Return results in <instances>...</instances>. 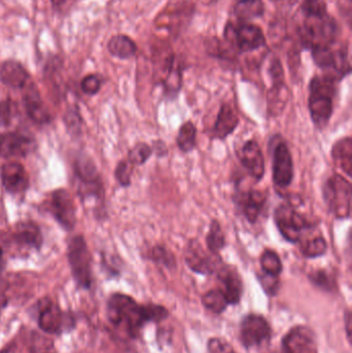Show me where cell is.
I'll use <instances>...</instances> for the list:
<instances>
[{
  "instance_id": "cell-49",
  "label": "cell",
  "mask_w": 352,
  "mask_h": 353,
  "mask_svg": "<svg viewBox=\"0 0 352 353\" xmlns=\"http://www.w3.org/2000/svg\"><path fill=\"white\" fill-rule=\"evenodd\" d=\"M200 1L205 6H212V4L217 3L219 0H200Z\"/></svg>"
},
{
  "instance_id": "cell-44",
  "label": "cell",
  "mask_w": 352,
  "mask_h": 353,
  "mask_svg": "<svg viewBox=\"0 0 352 353\" xmlns=\"http://www.w3.org/2000/svg\"><path fill=\"white\" fill-rule=\"evenodd\" d=\"M0 353H23V352L18 344L14 343V342H10V343H8V345L4 346L0 350Z\"/></svg>"
},
{
  "instance_id": "cell-42",
  "label": "cell",
  "mask_w": 352,
  "mask_h": 353,
  "mask_svg": "<svg viewBox=\"0 0 352 353\" xmlns=\"http://www.w3.org/2000/svg\"><path fill=\"white\" fill-rule=\"evenodd\" d=\"M208 353H237L231 344L221 338H212L208 342Z\"/></svg>"
},
{
  "instance_id": "cell-30",
  "label": "cell",
  "mask_w": 352,
  "mask_h": 353,
  "mask_svg": "<svg viewBox=\"0 0 352 353\" xmlns=\"http://www.w3.org/2000/svg\"><path fill=\"white\" fill-rule=\"evenodd\" d=\"M196 125L192 121H186L180 126L178 132L177 138H176V144L182 153H190L196 149Z\"/></svg>"
},
{
  "instance_id": "cell-8",
  "label": "cell",
  "mask_w": 352,
  "mask_h": 353,
  "mask_svg": "<svg viewBox=\"0 0 352 353\" xmlns=\"http://www.w3.org/2000/svg\"><path fill=\"white\" fill-rule=\"evenodd\" d=\"M68 261L76 286L90 290L93 283L92 255L84 236H74L68 245Z\"/></svg>"
},
{
  "instance_id": "cell-21",
  "label": "cell",
  "mask_w": 352,
  "mask_h": 353,
  "mask_svg": "<svg viewBox=\"0 0 352 353\" xmlns=\"http://www.w3.org/2000/svg\"><path fill=\"white\" fill-rule=\"evenodd\" d=\"M217 278L222 283L229 305H238L243 296L244 284L237 268L223 263L217 271Z\"/></svg>"
},
{
  "instance_id": "cell-27",
  "label": "cell",
  "mask_w": 352,
  "mask_h": 353,
  "mask_svg": "<svg viewBox=\"0 0 352 353\" xmlns=\"http://www.w3.org/2000/svg\"><path fill=\"white\" fill-rule=\"evenodd\" d=\"M107 50L114 57L125 60L136 55L138 47L134 39H130L127 35L116 34L110 39Z\"/></svg>"
},
{
  "instance_id": "cell-18",
  "label": "cell",
  "mask_w": 352,
  "mask_h": 353,
  "mask_svg": "<svg viewBox=\"0 0 352 353\" xmlns=\"http://www.w3.org/2000/svg\"><path fill=\"white\" fill-rule=\"evenodd\" d=\"M8 236L10 242L19 248L39 251L43 246V239L41 228L30 220H24L14 224Z\"/></svg>"
},
{
  "instance_id": "cell-11",
  "label": "cell",
  "mask_w": 352,
  "mask_h": 353,
  "mask_svg": "<svg viewBox=\"0 0 352 353\" xmlns=\"http://www.w3.org/2000/svg\"><path fill=\"white\" fill-rule=\"evenodd\" d=\"M184 261L194 273L204 276L216 274L225 263L220 254H213L204 249L198 239H190L188 241L184 251Z\"/></svg>"
},
{
  "instance_id": "cell-13",
  "label": "cell",
  "mask_w": 352,
  "mask_h": 353,
  "mask_svg": "<svg viewBox=\"0 0 352 353\" xmlns=\"http://www.w3.org/2000/svg\"><path fill=\"white\" fill-rule=\"evenodd\" d=\"M48 211L66 232L74 230L76 224V209L68 190L60 188L52 191L48 201Z\"/></svg>"
},
{
  "instance_id": "cell-25",
  "label": "cell",
  "mask_w": 352,
  "mask_h": 353,
  "mask_svg": "<svg viewBox=\"0 0 352 353\" xmlns=\"http://www.w3.org/2000/svg\"><path fill=\"white\" fill-rule=\"evenodd\" d=\"M265 12L264 0H238L234 6V14L239 22L262 18Z\"/></svg>"
},
{
  "instance_id": "cell-19",
  "label": "cell",
  "mask_w": 352,
  "mask_h": 353,
  "mask_svg": "<svg viewBox=\"0 0 352 353\" xmlns=\"http://www.w3.org/2000/svg\"><path fill=\"white\" fill-rule=\"evenodd\" d=\"M2 185L10 194L22 196L29 188V176L25 168L17 161H8L0 169Z\"/></svg>"
},
{
  "instance_id": "cell-31",
  "label": "cell",
  "mask_w": 352,
  "mask_h": 353,
  "mask_svg": "<svg viewBox=\"0 0 352 353\" xmlns=\"http://www.w3.org/2000/svg\"><path fill=\"white\" fill-rule=\"evenodd\" d=\"M260 268L265 275L280 278L283 271V263L276 251L267 248L260 255Z\"/></svg>"
},
{
  "instance_id": "cell-38",
  "label": "cell",
  "mask_w": 352,
  "mask_h": 353,
  "mask_svg": "<svg viewBox=\"0 0 352 353\" xmlns=\"http://www.w3.org/2000/svg\"><path fill=\"white\" fill-rule=\"evenodd\" d=\"M17 115H18V105L12 99H6L0 101V128H8Z\"/></svg>"
},
{
  "instance_id": "cell-43",
  "label": "cell",
  "mask_w": 352,
  "mask_h": 353,
  "mask_svg": "<svg viewBox=\"0 0 352 353\" xmlns=\"http://www.w3.org/2000/svg\"><path fill=\"white\" fill-rule=\"evenodd\" d=\"M151 147H152L153 154L156 155L158 159H163V157H167V154H169V148L163 140L154 141Z\"/></svg>"
},
{
  "instance_id": "cell-50",
  "label": "cell",
  "mask_w": 352,
  "mask_h": 353,
  "mask_svg": "<svg viewBox=\"0 0 352 353\" xmlns=\"http://www.w3.org/2000/svg\"><path fill=\"white\" fill-rule=\"evenodd\" d=\"M271 1H273V2H279V1H283V0H271Z\"/></svg>"
},
{
  "instance_id": "cell-26",
  "label": "cell",
  "mask_w": 352,
  "mask_h": 353,
  "mask_svg": "<svg viewBox=\"0 0 352 353\" xmlns=\"http://www.w3.org/2000/svg\"><path fill=\"white\" fill-rule=\"evenodd\" d=\"M289 92L285 82L272 83L268 94V112L272 117H277L284 111L289 101Z\"/></svg>"
},
{
  "instance_id": "cell-45",
  "label": "cell",
  "mask_w": 352,
  "mask_h": 353,
  "mask_svg": "<svg viewBox=\"0 0 352 353\" xmlns=\"http://www.w3.org/2000/svg\"><path fill=\"white\" fill-rule=\"evenodd\" d=\"M351 312L349 310L346 311L344 315L345 330H346L347 339L351 341Z\"/></svg>"
},
{
  "instance_id": "cell-37",
  "label": "cell",
  "mask_w": 352,
  "mask_h": 353,
  "mask_svg": "<svg viewBox=\"0 0 352 353\" xmlns=\"http://www.w3.org/2000/svg\"><path fill=\"white\" fill-rule=\"evenodd\" d=\"M153 155L152 147L146 143H138L134 145L127 155V161L134 167L145 165Z\"/></svg>"
},
{
  "instance_id": "cell-22",
  "label": "cell",
  "mask_w": 352,
  "mask_h": 353,
  "mask_svg": "<svg viewBox=\"0 0 352 353\" xmlns=\"http://www.w3.org/2000/svg\"><path fill=\"white\" fill-rule=\"evenodd\" d=\"M239 123L240 118L237 111L229 103H222L211 130V138L212 140L225 141L234 134Z\"/></svg>"
},
{
  "instance_id": "cell-33",
  "label": "cell",
  "mask_w": 352,
  "mask_h": 353,
  "mask_svg": "<svg viewBox=\"0 0 352 353\" xmlns=\"http://www.w3.org/2000/svg\"><path fill=\"white\" fill-rule=\"evenodd\" d=\"M147 259L167 270H175L177 267L175 254L163 244L154 245L149 250Z\"/></svg>"
},
{
  "instance_id": "cell-20",
  "label": "cell",
  "mask_w": 352,
  "mask_h": 353,
  "mask_svg": "<svg viewBox=\"0 0 352 353\" xmlns=\"http://www.w3.org/2000/svg\"><path fill=\"white\" fill-rule=\"evenodd\" d=\"M21 92H22L23 105L27 116L39 125L50 123L52 120L51 115L41 99V93L35 83L31 81L21 90Z\"/></svg>"
},
{
  "instance_id": "cell-12",
  "label": "cell",
  "mask_w": 352,
  "mask_h": 353,
  "mask_svg": "<svg viewBox=\"0 0 352 353\" xmlns=\"http://www.w3.org/2000/svg\"><path fill=\"white\" fill-rule=\"evenodd\" d=\"M272 338V329L262 315L248 314L240 325V340L246 350L262 347Z\"/></svg>"
},
{
  "instance_id": "cell-32",
  "label": "cell",
  "mask_w": 352,
  "mask_h": 353,
  "mask_svg": "<svg viewBox=\"0 0 352 353\" xmlns=\"http://www.w3.org/2000/svg\"><path fill=\"white\" fill-rule=\"evenodd\" d=\"M27 350L29 353H58L54 340L37 331L29 334Z\"/></svg>"
},
{
  "instance_id": "cell-7",
  "label": "cell",
  "mask_w": 352,
  "mask_h": 353,
  "mask_svg": "<svg viewBox=\"0 0 352 353\" xmlns=\"http://www.w3.org/2000/svg\"><path fill=\"white\" fill-rule=\"evenodd\" d=\"M339 27L332 16L320 19L305 18L299 27V37L302 47L311 50L315 47H331L336 43Z\"/></svg>"
},
{
  "instance_id": "cell-14",
  "label": "cell",
  "mask_w": 352,
  "mask_h": 353,
  "mask_svg": "<svg viewBox=\"0 0 352 353\" xmlns=\"http://www.w3.org/2000/svg\"><path fill=\"white\" fill-rule=\"evenodd\" d=\"M268 193L256 189L240 190L239 188L234 195L236 207L250 224H256L260 219L268 203Z\"/></svg>"
},
{
  "instance_id": "cell-29",
  "label": "cell",
  "mask_w": 352,
  "mask_h": 353,
  "mask_svg": "<svg viewBox=\"0 0 352 353\" xmlns=\"http://www.w3.org/2000/svg\"><path fill=\"white\" fill-rule=\"evenodd\" d=\"M205 242H206L207 250L210 251L213 254H220V251L227 247V236L218 220H211Z\"/></svg>"
},
{
  "instance_id": "cell-3",
  "label": "cell",
  "mask_w": 352,
  "mask_h": 353,
  "mask_svg": "<svg viewBox=\"0 0 352 353\" xmlns=\"http://www.w3.org/2000/svg\"><path fill=\"white\" fill-rule=\"evenodd\" d=\"M287 197V196H285ZM299 195H289L287 203H280L274 211V222L277 230L285 241L291 244H298L307 232H313L318 223H313L297 210L302 205Z\"/></svg>"
},
{
  "instance_id": "cell-1",
  "label": "cell",
  "mask_w": 352,
  "mask_h": 353,
  "mask_svg": "<svg viewBox=\"0 0 352 353\" xmlns=\"http://www.w3.org/2000/svg\"><path fill=\"white\" fill-rule=\"evenodd\" d=\"M107 319L112 325L123 330L130 337L136 338L145 325L161 323L169 319V312L161 305H140L127 294H112L107 300Z\"/></svg>"
},
{
  "instance_id": "cell-36",
  "label": "cell",
  "mask_w": 352,
  "mask_h": 353,
  "mask_svg": "<svg viewBox=\"0 0 352 353\" xmlns=\"http://www.w3.org/2000/svg\"><path fill=\"white\" fill-rule=\"evenodd\" d=\"M301 10L305 18L320 19L329 14L326 0H303Z\"/></svg>"
},
{
  "instance_id": "cell-35",
  "label": "cell",
  "mask_w": 352,
  "mask_h": 353,
  "mask_svg": "<svg viewBox=\"0 0 352 353\" xmlns=\"http://www.w3.org/2000/svg\"><path fill=\"white\" fill-rule=\"evenodd\" d=\"M308 278L313 285L324 292H332L336 290V279L327 270H316L310 273Z\"/></svg>"
},
{
  "instance_id": "cell-24",
  "label": "cell",
  "mask_w": 352,
  "mask_h": 353,
  "mask_svg": "<svg viewBox=\"0 0 352 353\" xmlns=\"http://www.w3.org/2000/svg\"><path fill=\"white\" fill-rule=\"evenodd\" d=\"M332 159L336 167L342 170L347 176H351L352 140L351 137L340 139L332 148Z\"/></svg>"
},
{
  "instance_id": "cell-2",
  "label": "cell",
  "mask_w": 352,
  "mask_h": 353,
  "mask_svg": "<svg viewBox=\"0 0 352 353\" xmlns=\"http://www.w3.org/2000/svg\"><path fill=\"white\" fill-rule=\"evenodd\" d=\"M339 82L338 79L329 74L313 77L310 81L308 108L312 123L318 130H324L330 123Z\"/></svg>"
},
{
  "instance_id": "cell-9",
  "label": "cell",
  "mask_w": 352,
  "mask_h": 353,
  "mask_svg": "<svg viewBox=\"0 0 352 353\" xmlns=\"http://www.w3.org/2000/svg\"><path fill=\"white\" fill-rule=\"evenodd\" d=\"M225 37L239 53L256 51L265 47L267 43L262 28L249 22L229 21L225 25Z\"/></svg>"
},
{
  "instance_id": "cell-10",
  "label": "cell",
  "mask_w": 352,
  "mask_h": 353,
  "mask_svg": "<svg viewBox=\"0 0 352 353\" xmlns=\"http://www.w3.org/2000/svg\"><path fill=\"white\" fill-rule=\"evenodd\" d=\"M269 144L272 154V180L274 186L280 189L289 188L295 176V165L289 145L280 134H275Z\"/></svg>"
},
{
  "instance_id": "cell-41",
  "label": "cell",
  "mask_w": 352,
  "mask_h": 353,
  "mask_svg": "<svg viewBox=\"0 0 352 353\" xmlns=\"http://www.w3.org/2000/svg\"><path fill=\"white\" fill-rule=\"evenodd\" d=\"M81 88L87 95H95L101 88V80L97 74H88L81 82Z\"/></svg>"
},
{
  "instance_id": "cell-46",
  "label": "cell",
  "mask_w": 352,
  "mask_h": 353,
  "mask_svg": "<svg viewBox=\"0 0 352 353\" xmlns=\"http://www.w3.org/2000/svg\"><path fill=\"white\" fill-rule=\"evenodd\" d=\"M8 298L4 294H0V313H1L2 309L8 306Z\"/></svg>"
},
{
  "instance_id": "cell-5",
  "label": "cell",
  "mask_w": 352,
  "mask_h": 353,
  "mask_svg": "<svg viewBox=\"0 0 352 353\" xmlns=\"http://www.w3.org/2000/svg\"><path fill=\"white\" fill-rule=\"evenodd\" d=\"M37 325L47 335L61 336L70 333L76 325L74 313L61 310L50 298H43L35 304Z\"/></svg>"
},
{
  "instance_id": "cell-6",
  "label": "cell",
  "mask_w": 352,
  "mask_h": 353,
  "mask_svg": "<svg viewBox=\"0 0 352 353\" xmlns=\"http://www.w3.org/2000/svg\"><path fill=\"white\" fill-rule=\"evenodd\" d=\"M74 176L76 192L83 201L92 199L97 205H103L105 189L103 180L94 163L89 157L81 155L74 161Z\"/></svg>"
},
{
  "instance_id": "cell-39",
  "label": "cell",
  "mask_w": 352,
  "mask_h": 353,
  "mask_svg": "<svg viewBox=\"0 0 352 353\" xmlns=\"http://www.w3.org/2000/svg\"><path fill=\"white\" fill-rule=\"evenodd\" d=\"M134 165H132L127 159H123L118 163L115 170V178L121 187H130L132 185V174Z\"/></svg>"
},
{
  "instance_id": "cell-40",
  "label": "cell",
  "mask_w": 352,
  "mask_h": 353,
  "mask_svg": "<svg viewBox=\"0 0 352 353\" xmlns=\"http://www.w3.org/2000/svg\"><path fill=\"white\" fill-rule=\"evenodd\" d=\"M258 278L262 290L268 296H274L278 294L279 288H280V280H279V278L265 275L262 273V275L258 276Z\"/></svg>"
},
{
  "instance_id": "cell-16",
  "label": "cell",
  "mask_w": 352,
  "mask_h": 353,
  "mask_svg": "<svg viewBox=\"0 0 352 353\" xmlns=\"http://www.w3.org/2000/svg\"><path fill=\"white\" fill-rule=\"evenodd\" d=\"M283 353H318V338L313 330L297 325L282 340Z\"/></svg>"
},
{
  "instance_id": "cell-48",
  "label": "cell",
  "mask_w": 352,
  "mask_h": 353,
  "mask_svg": "<svg viewBox=\"0 0 352 353\" xmlns=\"http://www.w3.org/2000/svg\"><path fill=\"white\" fill-rule=\"evenodd\" d=\"M52 4L56 8H60V6H63L65 3L66 0H51Z\"/></svg>"
},
{
  "instance_id": "cell-34",
  "label": "cell",
  "mask_w": 352,
  "mask_h": 353,
  "mask_svg": "<svg viewBox=\"0 0 352 353\" xmlns=\"http://www.w3.org/2000/svg\"><path fill=\"white\" fill-rule=\"evenodd\" d=\"M203 306L207 310L211 311L215 314H221L227 310L229 307V302H227V296L222 290H211L207 292L202 298Z\"/></svg>"
},
{
  "instance_id": "cell-47",
  "label": "cell",
  "mask_w": 352,
  "mask_h": 353,
  "mask_svg": "<svg viewBox=\"0 0 352 353\" xmlns=\"http://www.w3.org/2000/svg\"><path fill=\"white\" fill-rule=\"evenodd\" d=\"M4 267H6V261H4L3 250H2L1 247H0V275H1Z\"/></svg>"
},
{
  "instance_id": "cell-23",
  "label": "cell",
  "mask_w": 352,
  "mask_h": 353,
  "mask_svg": "<svg viewBox=\"0 0 352 353\" xmlns=\"http://www.w3.org/2000/svg\"><path fill=\"white\" fill-rule=\"evenodd\" d=\"M32 81L26 68L16 60H6L0 65V82L14 90H22Z\"/></svg>"
},
{
  "instance_id": "cell-17",
  "label": "cell",
  "mask_w": 352,
  "mask_h": 353,
  "mask_svg": "<svg viewBox=\"0 0 352 353\" xmlns=\"http://www.w3.org/2000/svg\"><path fill=\"white\" fill-rule=\"evenodd\" d=\"M238 159L248 175L254 180L262 181L266 174V163L260 144L256 140L246 141L237 152Z\"/></svg>"
},
{
  "instance_id": "cell-15",
  "label": "cell",
  "mask_w": 352,
  "mask_h": 353,
  "mask_svg": "<svg viewBox=\"0 0 352 353\" xmlns=\"http://www.w3.org/2000/svg\"><path fill=\"white\" fill-rule=\"evenodd\" d=\"M37 142L28 134L20 132L0 134V159H23L34 152Z\"/></svg>"
},
{
  "instance_id": "cell-4",
  "label": "cell",
  "mask_w": 352,
  "mask_h": 353,
  "mask_svg": "<svg viewBox=\"0 0 352 353\" xmlns=\"http://www.w3.org/2000/svg\"><path fill=\"white\" fill-rule=\"evenodd\" d=\"M322 193L329 213L338 220L351 218L352 187L349 180L334 174L324 181Z\"/></svg>"
},
{
  "instance_id": "cell-28",
  "label": "cell",
  "mask_w": 352,
  "mask_h": 353,
  "mask_svg": "<svg viewBox=\"0 0 352 353\" xmlns=\"http://www.w3.org/2000/svg\"><path fill=\"white\" fill-rule=\"evenodd\" d=\"M300 251L305 259H314L324 256L328 251V242L322 234L302 238L298 243Z\"/></svg>"
}]
</instances>
